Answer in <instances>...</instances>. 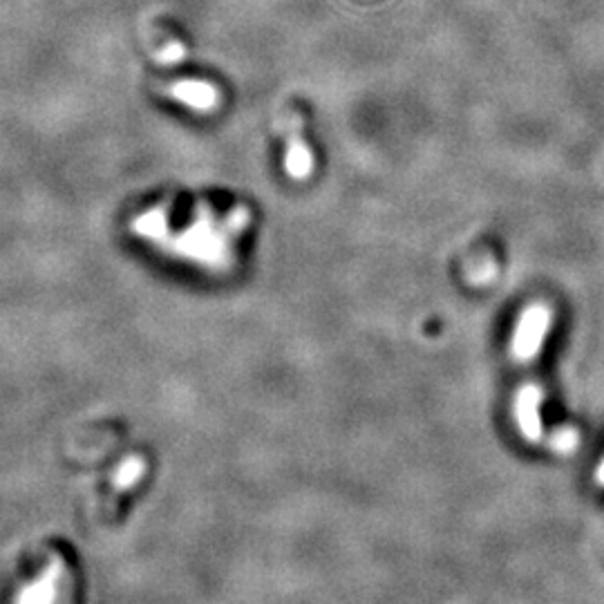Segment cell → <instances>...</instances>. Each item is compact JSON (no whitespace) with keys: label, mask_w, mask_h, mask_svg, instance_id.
<instances>
[{"label":"cell","mask_w":604,"mask_h":604,"mask_svg":"<svg viewBox=\"0 0 604 604\" xmlns=\"http://www.w3.org/2000/svg\"><path fill=\"white\" fill-rule=\"evenodd\" d=\"M551 320H553V311L549 305H542V302H535V305L524 309V314L517 320L513 343H511V352L515 356V361L526 363V361H533V358L540 354V349L546 341V334H549L551 329Z\"/></svg>","instance_id":"6da1fadb"},{"label":"cell","mask_w":604,"mask_h":604,"mask_svg":"<svg viewBox=\"0 0 604 604\" xmlns=\"http://www.w3.org/2000/svg\"><path fill=\"white\" fill-rule=\"evenodd\" d=\"M285 166L289 177L294 179H307L311 173H314V153H311L307 141L302 139V121L298 115L289 119Z\"/></svg>","instance_id":"7a4b0ae2"},{"label":"cell","mask_w":604,"mask_h":604,"mask_svg":"<svg viewBox=\"0 0 604 604\" xmlns=\"http://www.w3.org/2000/svg\"><path fill=\"white\" fill-rule=\"evenodd\" d=\"M540 403L542 392L535 385H524L515 396V421L519 432L524 434L528 441L542 439V417H540Z\"/></svg>","instance_id":"3957f363"},{"label":"cell","mask_w":604,"mask_h":604,"mask_svg":"<svg viewBox=\"0 0 604 604\" xmlns=\"http://www.w3.org/2000/svg\"><path fill=\"white\" fill-rule=\"evenodd\" d=\"M598 484L604 486V459H602V464H600V468H598Z\"/></svg>","instance_id":"277c9868"}]
</instances>
